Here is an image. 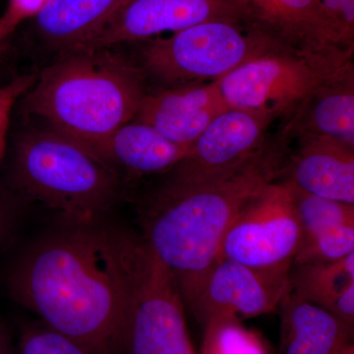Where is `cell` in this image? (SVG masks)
Returning <instances> with one entry per match:
<instances>
[{
  "label": "cell",
  "instance_id": "1",
  "mask_svg": "<svg viewBox=\"0 0 354 354\" xmlns=\"http://www.w3.org/2000/svg\"><path fill=\"white\" fill-rule=\"evenodd\" d=\"M136 239L106 220L64 221L20 256L10 295L92 353L122 354Z\"/></svg>",
  "mask_w": 354,
  "mask_h": 354
},
{
  "label": "cell",
  "instance_id": "2",
  "mask_svg": "<svg viewBox=\"0 0 354 354\" xmlns=\"http://www.w3.org/2000/svg\"><path fill=\"white\" fill-rule=\"evenodd\" d=\"M283 146L266 145L230 176L171 195H153L142 216L147 248L171 274L191 309L220 258L228 227L241 209L283 174Z\"/></svg>",
  "mask_w": 354,
  "mask_h": 354
},
{
  "label": "cell",
  "instance_id": "3",
  "mask_svg": "<svg viewBox=\"0 0 354 354\" xmlns=\"http://www.w3.org/2000/svg\"><path fill=\"white\" fill-rule=\"evenodd\" d=\"M145 73L113 48L74 50L36 77L24 97L28 113L46 128L100 149L134 120L146 94Z\"/></svg>",
  "mask_w": 354,
  "mask_h": 354
},
{
  "label": "cell",
  "instance_id": "4",
  "mask_svg": "<svg viewBox=\"0 0 354 354\" xmlns=\"http://www.w3.org/2000/svg\"><path fill=\"white\" fill-rule=\"evenodd\" d=\"M10 188L66 223L106 220L122 194L120 172L92 149L50 128L28 130L14 147Z\"/></svg>",
  "mask_w": 354,
  "mask_h": 354
},
{
  "label": "cell",
  "instance_id": "5",
  "mask_svg": "<svg viewBox=\"0 0 354 354\" xmlns=\"http://www.w3.org/2000/svg\"><path fill=\"white\" fill-rule=\"evenodd\" d=\"M142 44V70L165 86L216 82L261 53L283 48L241 17L205 21Z\"/></svg>",
  "mask_w": 354,
  "mask_h": 354
},
{
  "label": "cell",
  "instance_id": "6",
  "mask_svg": "<svg viewBox=\"0 0 354 354\" xmlns=\"http://www.w3.org/2000/svg\"><path fill=\"white\" fill-rule=\"evenodd\" d=\"M185 310L171 274L140 246L133 261L122 354H196Z\"/></svg>",
  "mask_w": 354,
  "mask_h": 354
},
{
  "label": "cell",
  "instance_id": "7",
  "mask_svg": "<svg viewBox=\"0 0 354 354\" xmlns=\"http://www.w3.org/2000/svg\"><path fill=\"white\" fill-rule=\"evenodd\" d=\"M341 68L283 48H274L244 62L216 81L227 108L262 111L277 118L295 113L322 81Z\"/></svg>",
  "mask_w": 354,
  "mask_h": 354
},
{
  "label": "cell",
  "instance_id": "8",
  "mask_svg": "<svg viewBox=\"0 0 354 354\" xmlns=\"http://www.w3.org/2000/svg\"><path fill=\"white\" fill-rule=\"evenodd\" d=\"M290 183L272 181L232 221L220 257L269 271L290 272L301 241Z\"/></svg>",
  "mask_w": 354,
  "mask_h": 354
},
{
  "label": "cell",
  "instance_id": "9",
  "mask_svg": "<svg viewBox=\"0 0 354 354\" xmlns=\"http://www.w3.org/2000/svg\"><path fill=\"white\" fill-rule=\"evenodd\" d=\"M271 113L227 108L208 125L153 195H171L230 176L264 146Z\"/></svg>",
  "mask_w": 354,
  "mask_h": 354
},
{
  "label": "cell",
  "instance_id": "10",
  "mask_svg": "<svg viewBox=\"0 0 354 354\" xmlns=\"http://www.w3.org/2000/svg\"><path fill=\"white\" fill-rule=\"evenodd\" d=\"M241 19L272 41L326 66L351 62L353 51L332 31L319 0H227Z\"/></svg>",
  "mask_w": 354,
  "mask_h": 354
},
{
  "label": "cell",
  "instance_id": "11",
  "mask_svg": "<svg viewBox=\"0 0 354 354\" xmlns=\"http://www.w3.org/2000/svg\"><path fill=\"white\" fill-rule=\"evenodd\" d=\"M290 290V272L255 269L220 257L189 311L201 323L214 316L242 321L276 311Z\"/></svg>",
  "mask_w": 354,
  "mask_h": 354
},
{
  "label": "cell",
  "instance_id": "12",
  "mask_svg": "<svg viewBox=\"0 0 354 354\" xmlns=\"http://www.w3.org/2000/svg\"><path fill=\"white\" fill-rule=\"evenodd\" d=\"M232 17L241 16L227 0H127L76 50L143 43L205 21Z\"/></svg>",
  "mask_w": 354,
  "mask_h": 354
},
{
  "label": "cell",
  "instance_id": "13",
  "mask_svg": "<svg viewBox=\"0 0 354 354\" xmlns=\"http://www.w3.org/2000/svg\"><path fill=\"white\" fill-rule=\"evenodd\" d=\"M227 109L216 82L181 84L146 92L134 120L178 145L191 147Z\"/></svg>",
  "mask_w": 354,
  "mask_h": 354
},
{
  "label": "cell",
  "instance_id": "14",
  "mask_svg": "<svg viewBox=\"0 0 354 354\" xmlns=\"http://www.w3.org/2000/svg\"><path fill=\"white\" fill-rule=\"evenodd\" d=\"M291 115L285 136L319 137L354 149L353 64L319 84Z\"/></svg>",
  "mask_w": 354,
  "mask_h": 354
},
{
  "label": "cell",
  "instance_id": "15",
  "mask_svg": "<svg viewBox=\"0 0 354 354\" xmlns=\"http://www.w3.org/2000/svg\"><path fill=\"white\" fill-rule=\"evenodd\" d=\"M299 141L286 180L309 194L354 205V149L319 137Z\"/></svg>",
  "mask_w": 354,
  "mask_h": 354
},
{
  "label": "cell",
  "instance_id": "16",
  "mask_svg": "<svg viewBox=\"0 0 354 354\" xmlns=\"http://www.w3.org/2000/svg\"><path fill=\"white\" fill-rule=\"evenodd\" d=\"M279 354H354L353 326L290 290L281 300Z\"/></svg>",
  "mask_w": 354,
  "mask_h": 354
},
{
  "label": "cell",
  "instance_id": "17",
  "mask_svg": "<svg viewBox=\"0 0 354 354\" xmlns=\"http://www.w3.org/2000/svg\"><path fill=\"white\" fill-rule=\"evenodd\" d=\"M189 149L167 139L151 125L133 120L104 142L99 155L118 171L123 169L147 176L171 171Z\"/></svg>",
  "mask_w": 354,
  "mask_h": 354
},
{
  "label": "cell",
  "instance_id": "18",
  "mask_svg": "<svg viewBox=\"0 0 354 354\" xmlns=\"http://www.w3.org/2000/svg\"><path fill=\"white\" fill-rule=\"evenodd\" d=\"M127 0H50L32 19L37 34L60 53L82 46Z\"/></svg>",
  "mask_w": 354,
  "mask_h": 354
},
{
  "label": "cell",
  "instance_id": "19",
  "mask_svg": "<svg viewBox=\"0 0 354 354\" xmlns=\"http://www.w3.org/2000/svg\"><path fill=\"white\" fill-rule=\"evenodd\" d=\"M290 281L298 297L354 325V253L335 262L292 265Z\"/></svg>",
  "mask_w": 354,
  "mask_h": 354
},
{
  "label": "cell",
  "instance_id": "20",
  "mask_svg": "<svg viewBox=\"0 0 354 354\" xmlns=\"http://www.w3.org/2000/svg\"><path fill=\"white\" fill-rule=\"evenodd\" d=\"M201 354H271L260 333L232 317H209L202 323Z\"/></svg>",
  "mask_w": 354,
  "mask_h": 354
},
{
  "label": "cell",
  "instance_id": "21",
  "mask_svg": "<svg viewBox=\"0 0 354 354\" xmlns=\"http://www.w3.org/2000/svg\"><path fill=\"white\" fill-rule=\"evenodd\" d=\"M288 183L301 227V239L333 228L354 225V205L315 196Z\"/></svg>",
  "mask_w": 354,
  "mask_h": 354
},
{
  "label": "cell",
  "instance_id": "22",
  "mask_svg": "<svg viewBox=\"0 0 354 354\" xmlns=\"http://www.w3.org/2000/svg\"><path fill=\"white\" fill-rule=\"evenodd\" d=\"M351 253H354V225H346L302 239L292 265L335 262Z\"/></svg>",
  "mask_w": 354,
  "mask_h": 354
},
{
  "label": "cell",
  "instance_id": "23",
  "mask_svg": "<svg viewBox=\"0 0 354 354\" xmlns=\"http://www.w3.org/2000/svg\"><path fill=\"white\" fill-rule=\"evenodd\" d=\"M18 354H95L43 324L27 328L20 337Z\"/></svg>",
  "mask_w": 354,
  "mask_h": 354
},
{
  "label": "cell",
  "instance_id": "24",
  "mask_svg": "<svg viewBox=\"0 0 354 354\" xmlns=\"http://www.w3.org/2000/svg\"><path fill=\"white\" fill-rule=\"evenodd\" d=\"M36 74H26L0 86V160L6 155L11 114L16 104L32 87Z\"/></svg>",
  "mask_w": 354,
  "mask_h": 354
},
{
  "label": "cell",
  "instance_id": "25",
  "mask_svg": "<svg viewBox=\"0 0 354 354\" xmlns=\"http://www.w3.org/2000/svg\"><path fill=\"white\" fill-rule=\"evenodd\" d=\"M324 16L337 41L353 50L354 0H319Z\"/></svg>",
  "mask_w": 354,
  "mask_h": 354
},
{
  "label": "cell",
  "instance_id": "26",
  "mask_svg": "<svg viewBox=\"0 0 354 354\" xmlns=\"http://www.w3.org/2000/svg\"><path fill=\"white\" fill-rule=\"evenodd\" d=\"M50 0H8L0 16V41H6L25 21L32 19Z\"/></svg>",
  "mask_w": 354,
  "mask_h": 354
},
{
  "label": "cell",
  "instance_id": "27",
  "mask_svg": "<svg viewBox=\"0 0 354 354\" xmlns=\"http://www.w3.org/2000/svg\"><path fill=\"white\" fill-rule=\"evenodd\" d=\"M16 199L10 191L0 189V248L10 239L17 223Z\"/></svg>",
  "mask_w": 354,
  "mask_h": 354
},
{
  "label": "cell",
  "instance_id": "28",
  "mask_svg": "<svg viewBox=\"0 0 354 354\" xmlns=\"http://www.w3.org/2000/svg\"><path fill=\"white\" fill-rule=\"evenodd\" d=\"M0 354H14L8 335L1 326H0Z\"/></svg>",
  "mask_w": 354,
  "mask_h": 354
},
{
  "label": "cell",
  "instance_id": "29",
  "mask_svg": "<svg viewBox=\"0 0 354 354\" xmlns=\"http://www.w3.org/2000/svg\"><path fill=\"white\" fill-rule=\"evenodd\" d=\"M6 41H0V57H1L2 53H3L4 50H6Z\"/></svg>",
  "mask_w": 354,
  "mask_h": 354
}]
</instances>
